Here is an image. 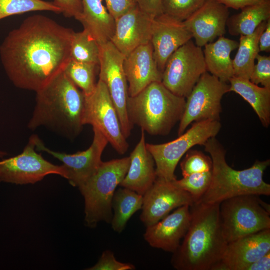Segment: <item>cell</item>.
<instances>
[{"instance_id":"1","label":"cell","mask_w":270,"mask_h":270,"mask_svg":"<svg viewBox=\"0 0 270 270\" xmlns=\"http://www.w3.org/2000/svg\"><path fill=\"white\" fill-rule=\"evenodd\" d=\"M74 32L42 15L26 18L0 46L4 70L18 88L37 92L63 72L71 60Z\"/></svg>"},{"instance_id":"2","label":"cell","mask_w":270,"mask_h":270,"mask_svg":"<svg viewBox=\"0 0 270 270\" xmlns=\"http://www.w3.org/2000/svg\"><path fill=\"white\" fill-rule=\"evenodd\" d=\"M220 204L196 203L182 244L174 253L172 264L178 270H215L226 250Z\"/></svg>"},{"instance_id":"3","label":"cell","mask_w":270,"mask_h":270,"mask_svg":"<svg viewBox=\"0 0 270 270\" xmlns=\"http://www.w3.org/2000/svg\"><path fill=\"white\" fill-rule=\"evenodd\" d=\"M36 104L28 128L48 129L70 140L76 138L84 126L86 96L61 72L36 92Z\"/></svg>"},{"instance_id":"4","label":"cell","mask_w":270,"mask_h":270,"mask_svg":"<svg viewBox=\"0 0 270 270\" xmlns=\"http://www.w3.org/2000/svg\"><path fill=\"white\" fill-rule=\"evenodd\" d=\"M204 146L212 160V180L208 189L196 203L220 204L242 195H270V185L263 178L269 160H258L249 168L237 170L227 164L226 151L216 137L209 139Z\"/></svg>"},{"instance_id":"5","label":"cell","mask_w":270,"mask_h":270,"mask_svg":"<svg viewBox=\"0 0 270 270\" xmlns=\"http://www.w3.org/2000/svg\"><path fill=\"white\" fill-rule=\"evenodd\" d=\"M186 100L175 95L162 82H154L129 96L127 112L132 124L151 136H168L181 120Z\"/></svg>"},{"instance_id":"6","label":"cell","mask_w":270,"mask_h":270,"mask_svg":"<svg viewBox=\"0 0 270 270\" xmlns=\"http://www.w3.org/2000/svg\"><path fill=\"white\" fill-rule=\"evenodd\" d=\"M130 157L102 162L96 172L78 188L85 201V222L94 228L98 222L110 224L112 199L128 170Z\"/></svg>"},{"instance_id":"7","label":"cell","mask_w":270,"mask_h":270,"mask_svg":"<svg viewBox=\"0 0 270 270\" xmlns=\"http://www.w3.org/2000/svg\"><path fill=\"white\" fill-rule=\"evenodd\" d=\"M259 196L242 195L220 203V216L224 234L228 244L270 229V206Z\"/></svg>"},{"instance_id":"8","label":"cell","mask_w":270,"mask_h":270,"mask_svg":"<svg viewBox=\"0 0 270 270\" xmlns=\"http://www.w3.org/2000/svg\"><path fill=\"white\" fill-rule=\"evenodd\" d=\"M221 128L220 121L196 122L172 142L158 144L146 143L156 165L157 178L170 182L176 180L175 170L182 157L194 146H204L209 139L216 137Z\"/></svg>"},{"instance_id":"9","label":"cell","mask_w":270,"mask_h":270,"mask_svg":"<svg viewBox=\"0 0 270 270\" xmlns=\"http://www.w3.org/2000/svg\"><path fill=\"white\" fill-rule=\"evenodd\" d=\"M230 85L206 72L186 98L184 111L178 130L183 134L193 122L220 121L222 111L221 102L230 92Z\"/></svg>"},{"instance_id":"10","label":"cell","mask_w":270,"mask_h":270,"mask_svg":"<svg viewBox=\"0 0 270 270\" xmlns=\"http://www.w3.org/2000/svg\"><path fill=\"white\" fill-rule=\"evenodd\" d=\"M206 72L202 48L191 40L170 57L162 82L175 95L186 98Z\"/></svg>"},{"instance_id":"11","label":"cell","mask_w":270,"mask_h":270,"mask_svg":"<svg viewBox=\"0 0 270 270\" xmlns=\"http://www.w3.org/2000/svg\"><path fill=\"white\" fill-rule=\"evenodd\" d=\"M125 56L110 41L100 46L99 80L106 86L127 139L134 126L127 112L128 86L124 68Z\"/></svg>"},{"instance_id":"12","label":"cell","mask_w":270,"mask_h":270,"mask_svg":"<svg viewBox=\"0 0 270 270\" xmlns=\"http://www.w3.org/2000/svg\"><path fill=\"white\" fill-rule=\"evenodd\" d=\"M84 122L100 131L118 153L124 154L128 152L129 145L117 111L106 84L100 80L94 92L86 96Z\"/></svg>"},{"instance_id":"13","label":"cell","mask_w":270,"mask_h":270,"mask_svg":"<svg viewBox=\"0 0 270 270\" xmlns=\"http://www.w3.org/2000/svg\"><path fill=\"white\" fill-rule=\"evenodd\" d=\"M36 136L30 138L22 153L0 161V182L21 185L34 184L54 174L66 179L62 166L52 164L36 152Z\"/></svg>"},{"instance_id":"14","label":"cell","mask_w":270,"mask_h":270,"mask_svg":"<svg viewBox=\"0 0 270 270\" xmlns=\"http://www.w3.org/2000/svg\"><path fill=\"white\" fill-rule=\"evenodd\" d=\"M94 139L90 148L74 154L55 152L46 147L38 136L36 138L37 151L48 153L60 161L66 172V179L74 187H80L98 170L102 163V156L108 140L97 128H93Z\"/></svg>"},{"instance_id":"15","label":"cell","mask_w":270,"mask_h":270,"mask_svg":"<svg viewBox=\"0 0 270 270\" xmlns=\"http://www.w3.org/2000/svg\"><path fill=\"white\" fill-rule=\"evenodd\" d=\"M195 204L191 195L173 182L157 178L152 186L143 196L140 220L146 226L162 220L173 210Z\"/></svg>"},{"instance_id":"16","label":"cell","mask_w":270,"mask_h":270,"mask_svg":"<svg viewBox=\"0 0 270 270\" xmlns=\"http://www.w3.org/2000/svg\"><path fill=\"white\" fill-rule=\"evenodd\" d=\"M192 38L184 22L164 13L154 18L150 42L154 60L162 73L170 57Z\"/></svg>"},{"instance_id":"17","label":"cell","mask_w":270,"mask_h":270,"mask_svg":"<svg viewBox=\"0 0 270 270\" xmlns=\"http://www.w3.org/2000/svg\"><path fill=\"white\" fill-rule=\"evenodd\" d=\"M137 5L115 20L111 42L125 56L150 42L154 20Z\"/></svg>"},{"instance_id":"18","label":"cell","mask_w":270,"mask_h":270,"mask_svg":"<svg viewBox=\"0 0 270 270\" xmlns=\"http://www.w3.org/2000/svg\"><path fill=\"white\" fill-rule=\"evenodd\" d=\"M229 14L228 8L216 0H208L184 22L196 44L202 48L226 34Z\"/></svg>"},{"instance_id":"19","label":"cell","mask_w":270,"mask_h":270,"mask_svg":"<svg viewBox=\"0 0 270 270\" xmlns=\"http://www.w3.org/2000/svg\"><path fill=\"white\" fill-rule=\"evenodd\" d=\"M189 206L177 208L158 222L146 227L144 238L152 248L175 252L190 228L192 214Z\"/></svg>"},{"instance_id":"20","label":"cell","mask_w":270,"mask_h":270,"mask_svg":"<svg viewBox=\"0 0 270 270\" xmlns=\"http://www.w3.org/2000/svg\"><path fill=\"white\" fill-rule=\"evenodd\" d=\"M269 252L270 229H267L228 243L215 270H244Z\"/></svg>"},{"instance_id":"21","label":"cell","mask_w":270,"mask_h":270,"mask_svg":"<svg viewBox=\"0 0 270 270\" xmlns=\"http://www.w3.org/2000/svg\"><path fill=\"white\" fill-rule=\"evenodd\" d=\"M124 68L129 96L136 95L153 82L162 81V73L154 60L150 42L137 48L126 56Z\"/></svg>"},{"instance_id":"22","label":"cell","mask_w":270,"mask_h":270,"mask_svg":"<svg viewBox=\"0 0 270 270\" xmlns=\"http://www.w3.org/2000/svg\"><path fill=\"white\" fill-rule=\"evenodd\" d=\"M128 172L120 186L144 196L152 186L157 176L154 159L146 146L144 132L130 156Z\"/></svg>"},{"instance_id":"23","label":"cell","mask_w":270,"mask_h":270,"mask_svg":"<svg viewBox=\"0 0 270 270\" xmlns=\"http://www.w3.org/2000/svg\"><path fill=\"white\" fill-rule=\"evenodd\" d=\"M82 15L80 22L100 46L111 40L114 34L115 20L104 6L102 0H82Z\"/></svg>"},{"instance_id":"24","label":"cell","mask_w":270,"mask_h":270,"mask_svg":"<svg viewBox=\"0 0 270 270\" xmlns=\"http://www.w3.org/2000/svg\"><path fill=\"white\" fill-rule=\"evenodd\" d=\"M238 45L237 41L224 36L206 44L203 50L206 71L223 82H229L234 76L230 54Z\"/></svg>"},{"instance_id":"25","label":"cell","mask_w":270,"mask_h":270,"mask_svg":"<svg viewBox=\"0 0 270 270\" xmlns=\"http://www.w3.org/2000/svg\"><path fill=\"white\" fill-rule=\"evenodd\" d=\"M230 92L241 96L254 110L262 124L268 128L270 124V88L260 87L250 80L232 78Z\"/></svg>"},{"instance_id":"26","label":"cell","mask_w":270,"mask_h":270,"mask_svg":"<svg viewBox=\"0 0 270 270\" xmlns=\"http://www.w3.org/2000/svg\"><path fill=\"white\" fill-rule=\"evenodd\" d=\"M270 19V0L246 6L229 18L226 26L230 35L249 36L264 22Z\"/></svg>"},{"instance_id":"27","label":"cell","mask_w":270,"mask_h":270,"mask_svg":"<svg viewBox=\"0 0 270 270\" xmlns=\"http://www.w3.org/2000/svg\"><path fill=\"white\" fill-rule=\"evenodd\" d=\"M267 21L262 22L255 32L249 36H240L238 50L232 60L234 76L250 80L260 51L259 39L265 30Z\"/></svg>"},{"instance_id":"28","label":"cell","mask_w":270,"mask_h":270,"mask_svg":"<svg viewBox=\"0 0 270 270\" xmlns=\"http://www.w3.org/2000/svg\"><path fill=\"white\" fill-rule=\"evenodd\" d=\"M143 196L122 188L115 192L112 202L113 216L111 222L113 230L121 233L132 216L142 208Z\"/></svg>"},{"instance_id":"29","label":"cell","mask_w":270,"mask_h":270,"mask_svg":"<svg viewBox=\"0 0 270 270\" xmlns=\"http://www.w3.org/2000/svg\"><path fill=\"white\" fill-rule=\"evenodd\" d=\"M98 66L99 65L71 60L64 72L86 96H88L96 88V76Z\"/></svg>"},{"instance_id":"30","label":"cell","mask_w":270,"mask_h":270,"mask_svg":"<svg viewBox=\"0 0 270 270\" xmlns=\"http://www.w3.org/2000/svg\"><path fill=\"white\" fill-rule=\"evenodd\" d=\"M100 46L86 30L74 32L71 45V60L99 65Z\"/></svg>"},{"instance_id":"31","label":"cell","mask_w":270,"mask_h":270,"mask_svg":"<svg viewBox=\"0 0 270 270\" xmlns=\"http://www.w3.org/2000/svg\"><path fill=\"white\" fill-rule=\"evenodd\" d=\"M48 11L62 14L53 2L42 0H0V20L32 12Z\"/></svg>"},{"instance_id":"32","label":"cell","mask_w":270,"mask_h":270,"mask_svg":"<svg viewBox=\"0 0 270 270\" xmlns=\"http://www.w3.org/2000/svg\"><path fill=\"white\" fill-rule=\"evenodd\" d=\"M212 180V171L194 174L172 181L178 188L189 193L195 204L198 202L208 189Z\"/></svg>"},{"instance_id":"33","label":"cell","mask_w":270,"mask_h":270,"mask_svg":"<svg viewBox=\"0 0 270 270\" xmlns=\"http://www.w3.org/2000/svg\"><path fill=\"white\" fill-rule=\"evenodd\" d=\"M208 0H162L163 13L184 22Z\"/></svg>"},{"instance_id":"34","label":"cell","mask_w":270,"mask_h":270,"mask_svg":"<svg viewBox=\"0 0 270 270\" xmlns=\"http://www.w3.org/2000/svg\"><path fill=\"white\" fill-rule=\"evenodd\" d=\"M212 160L210 157L198 150H190L180 163L184 177L190 175L212 171Z\"/></svg>"},{"instance_id":"35","label":"cell","mask_w":270,"mask_h":270,"mask_svg":"<svg viewBox=\"0 0 270 270\" xmlns=\"http://www.w3.org/2000/svg\"><path fill=\"white\" fill-rule=\"evenodd\" d=\"M250 80L256 84L270 88V57L258 54Z\"/></svg>"},{"instance_id":"36","label":"cell","mask_w":270,"mask_h":270,"mask_svg":"<svg viewBox=\"0 0 270 270\" xmlns=\"http://www.w3.org/2000/svg\"><path fill=\"white\" fill-rule=\"evenodd\" d=\"M135 266L132 264L121 262L116 258L114 254L110 250L102 253L98 263L89 270H133Z\"/></svg>"},{"instance_id":"37","label":"cell","mask_w":270,"mask_h":270,"mask_svg":"<svg viewBox=\"0 0 270 270\" xmlns=\"http://www.w3.org/2000/svg\"><path fill=\"white\" fill-rule=\"evenodd\" d=\"M53 2L67 18H74L80 21L82 12V0H54Z\"/></svg>"},{"instance_id":"38","label":"cell","mask_w":270,"mask_h":270,"mask_svg":"<svg viewBox=\"0 0 270 270\" xmlns=\"http://www.w3.org/2000/svg\"><path fill=\"white\" fill-rule=\"evenodd\" d=\"M106 8L116 20L138 4L136 0H104Z\"/></svg>"},{"instance_id":"39","label":"cell","mask_w":270,"mask_h":270,"mask_svg":"<svg viewBox=\"0 0 270 270\" xmlns=\"http://www.w3.org/2000/svg\"><path fill=\"white\" fill-rule=\"evenodd\" d=\"M140 8L153 18L163 14L162 0H136Z\"/></svg>"},{"instance_id":"40","label":"cell","mask_w":270,"mask_h":270,"mask_svg":"<svg viewBox=\"0 0 270 270\" xmlns=\"http://www.w3.org/2000/svg\"><path fill=\"white\" fill-rule=\"evenodd\" d=\"M220 3L224 4L227 8H232L236 10H241L242 8L251 5L262 2L266 0H216Z\"/></svg>"},{"instance_id":"41","label":"cell","mask_w":270,"mask_h":270,"mask_svg":"<svg viewBox=\"0 0 270 270\" xmlns=\"http://www.w3.org/2000/svg\"><path fill=\"white\" fill-rule=\"evenodd\" d=\"M259 48L260 52L270 51V19L268 20L266 28L260 37Z\"/></svg>"},{"instance_id":"42","label":"cell","mask_w":270,"mask_h":270,"mask_svg":"<svg viewBox=\"0 0 270 270\" xmlns=\"http://www.w3.org/2000/svg\"><path fill=\"white\" fill-rule=\"evenodd\" d=\"M270 252L248 266L244 270H270Z\"/></svg>"},{"instance_id":"43","label":"cell","mask_w":270,"mask_h":270,"mask_svg":"<svg viewBox=\"0 0 270 270\" xmlns=\"http://www.w3.org/2000/svg\"><path fill=\"white\" fill-rule=\"evenodd\" d=\"M6 154V152L0 150V157L2 158Z\"/></svg>"}]
</instances>
